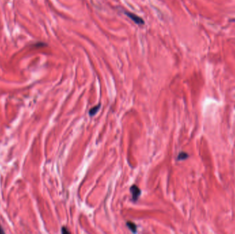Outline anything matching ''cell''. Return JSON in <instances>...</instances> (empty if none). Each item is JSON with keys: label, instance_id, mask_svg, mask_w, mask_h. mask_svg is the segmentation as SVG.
<instances>
[{"label": "cell", "instance_id": "cell-7", "mask_svg": "<svg viewBox=\"0 0 235 234\" xmlns=\"http://www.w3.org/2000/svg\"><path fill=\"white\" fill-rule=\"evenodd\" d=\"M4 233V231L2 229L1 225H0V233Z\"/></svg>", "mask_w": 235, "mask_h": 234}, {"label": "cell", "instance_id": "cell-6", "mask_svg": "<svg viewBox=\"0 0 235 234\" xmlns=\"http://www.w3.org/2000/svg\"><path fill=\"white\" fill-rule=\"evenodd\" d=\"M62 232H63V233H70V232H69V231L66 230L65 227H63V228H62Z\"/></svg>", "mask_w": 235, "mask_h": 234}, {"label": "cell", "instance_id": "cell-1", "mask_svg": "<svg viewBox=\"0 0 235 234\" xmlns=\"http://www.w3.org/2000/svg\"><path fill=\"white\" fill-rule=\"evenodd\" d=\"M125 15H127L128 17L130 18L133 21H134L135 23L138 25H144V21L142 19L141 17H140L139 16L136 15V14L134 13H131L130 12H126Z\"/></svg>", "mask_w": 235, "mask_h": 234}, {"label": "cell", "instance_id": "cell-3", "mask_svg": "<svg viewBox=\"0 0 235 234\" xmlns=\"http://www.w3.org/2000/svg\"><path fill=\"white\" fill-rule=\"evenodd\" d=\"M127 225L132 232H136V225L134 223H131V222H127Z\"/></svg>", "mask_w": 235, "mask_h": 234}, {"label": "cell", "instance_id": "cell-5", "mask_svg": "<svg viewBox=\"0 0 235 234\" xmlns=\"http://www.w3.org/2000/svg\"><path fill=\"white\" fill-rule=\"evenodd\" d=\"M188 155L187 154V153H184V152H182L180 153L179 155H178L177 157V159L178 160H184L188 158Z\"/></svg>", "mask_w": 235, "mask_h": 234}, {"label": "cell", "instance_id": "cell-2", "mask_svg": "<svg viewBox=\"0 0 235 234\" xmlns=\"http://www.w3.org/2000/svg\"><path fill=\"white\" fill-rule=\"evenodd\" d=\"M131 192L133 196V199L134 200H137V198H139L140 195V190L139 188L136 185H133L131 188Z\"/></svg>", "mask_w": 235, "mask_h": 234}, {"label": "cell", "instance_id": "cell-4", "mask_svg": "<svg viewBox=\"0 0 235 234\" xmlns=\"http://www.w3.org/2000/svg\"><path fill=\"white\" fill-rule=\"evenodd\" d=\"M100 106H101V105H98V106H94V107L92 108V109L89 111V115H91V116H93V115L96 114V113L99 111Z\"/></svg>", "mask_w": 235, "mask_h": 234}]
</instances>
